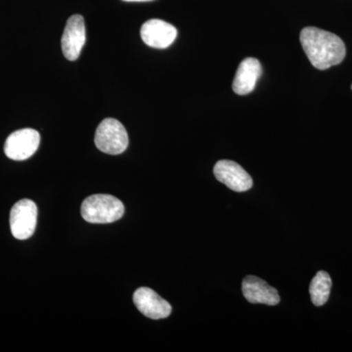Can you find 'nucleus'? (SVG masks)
Masks as SVG:
<instances>
[{"label": "nucleus", "instance_id": "obj_1", "mask_svg": "<svg viewBox=\"0 0 352 352\" xmlns=\"http://www.w3.org/2000/svg\"><path fill=\"white\" fill-rule=\"evenodd\" d=\"M300 39L310 63L321 71L342 63L346 57L344 41L332 32L307 27L300 32Z\"/></svg>", "mask_w": 352, "mask_h": 352}, {"label": "nucleus", "instance_id": "obj_2", "mask_svg": "<svg viewBox=\"0 0 352 352\" xmlns=\"http://www.w3.org/2000/svg\"><path fill=\"white\" fill-rule=\"evenodd\" d=\"M80 212L82 219L89 223H112L124 217V206L116 197L96 194L83 201Z\"/></svg>", "mask_w": 352, "mask_h": 352}, {"label": "nucleus", "instance_id": "obj_3", "mask_svg": "<svg viewBox=\"0 0 352 352\" xmlns=\"http://www.w3.org/2000/svg\"><path fill=\"white\" fill-rule=\"evenodd\" d=\"M94 142L96 147L105 154L120 155L127 149L129 135L119 120L109 118L97 127Z\"/></svg>", "mask_w": 352, "mask_h": 352}, {"label": "nucleus", "instance_id": "obj_4", "mask_svg": "<svg viewBox=\"0 0 352 352\" xmlns=\"http://www.w3.org/2000/svg\"><path fill=\"white\" fill-rule=\"evenodd\" d=\"M38 222V207L29 199H23L10 212L11 233L16 239L27 240L34 235Z\"/></svg>", "mask_w": 352, "mask_h": 352}, {"label": "nucleus", "instance_id": "obj_5", "mask_svg": "<svg viewBox=\"0 0 352 352\" xmlns=\"http://www.w3.org/2000/svg\"><path fill=\"white\" fill-rule=\"evenodd\" d=\"M39 143L41 135L36 129H20L7 138L4 153L9 159L14 161H25L36 152Z\"/></svg>", "mask_w": 352, "mask_h": 352}, {"label": "nucleus", "instance_id": "obj_6", "mask_svg": "<svg viewBox=\"0 0 352 352\" xmlns=\"http://www.w3.org/2000/svg\"><path fill=\"white\" fill-rule=\"evenodd\" d=\"M85 20L82 15H73L67 21L63 36L61 39L62 51L64 56L69 61H75L80 57L85 44Z\"/></svg>", "mask_w": 352, "mask_h": 352}, {"label": "nucleus", "instance_id": "obj_7", "mask_svg": "<svg viewBox=\"0 0 352 352\" xmlns=\"http://www.w3.org/2000/svg\"><path fill=\"white\" fill-rule=\"evenodd\" d=\"M215 178L235 192L248 191L252 187L251 175L237 163L228 160L217 162L214 166Z\"/></svg>", "mask_w": 352, "mask_h": 352}, {"label": "nucleus", "instance_id": "obj_8", "mask_svg": "<svg viewBox=\"0 0 352 352\" xmlns=\"http://www.w3.org/2000/svg\"><path fill=\"white\" fill-rule=\"evenodd\" d=\"M133 302L139 311L150 319L166 318L171 314V305L149 288H139L133 295Z\"/></svg>", "mask_w": 352, "mask_h": 352}, {"label": "nucleus", "instance_id": "obj_9", "mask_svg": "<svg viewBox=\"0 0 352 352\" xmlns=\"http://www.w3.org/2000/svg\"><path fill=\"white\" fill-rule=\"evenodd\" d=\"M140 34L144 43L150 47L164 50L175 41L177 30L163 20L152 19L143 24Z\"/></svg>", "mask_w": 352, "mask_h": 352}, {"label": "nucleus", "instance_id": "obj_10", "mask_svg": "<svg viewBox=\"0 0 352 352\" xmlns=\"http://www.w3.org/2000/svg\"><path fill=\"white\" fill-rule=\"evenodd\" d=\"M242 291L245 300L251 303L277 305L280 302V296L277 289L272 288L258 277H245L243 281Z\"/></svg>", "mask_w": 352, "mask_h": 352}, {"label": "nucleus", "instance_id": "obj_11", "mask_svg": "<svg viewBox=\"0 0 352 352\" xmlns=\"http://www.w3.org/2000/svg\"><path fill=\"white\" fill-rule=\"evenodd\" d=\"M263 74V68L256 58L249 57L240 64L233 82V91L238 95H247L254 91L256 82Z\"/></svg>", "mask_w": 352, "mask_h": 352}, {"label": "nucleus", "instance_id": "obj_12", "mask_svg": "<svg viewBox=\"0 0 352 352\" xmlns=\"http://www.w3.org/2000/svg\"><path fill=\"white\" fill-rule=\"evenodd\" d=\"M331 287H332V279L330 275L325 271H319L312 279L309 287L310 296L314 305L322 307L327 302L330 296Z\"/></svg>", "mask_w": 352, "mask_h": 352}, {"label": "nucleus", "instance_id": "obj_13", "mask_svg": "<svg viewBox=\"0 0 352 352\" xmlns=\"http://www.w3.org/2000/svg\"><path fill=\"white\" fill-rule=\"evenodd\" d=\"M124 1H129V2H142V1H151V0H124Z\"/></svg>", "mask_w": 352, "mask_h": 352}, {"label": "nucleus", "instance_id": "obj_14", "mask_svg": "<svg viewBox=\"0 0 352 352\" xmlns=\"http://www.w3.org/2000/svg\"><path fill=\"white\" fill-rule=\"evenodd\" d=\"M351 89H352V85H351Z\"/></svg>", "mask_w": 352, "mask_h": 352}]
</instances>
